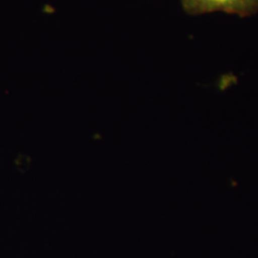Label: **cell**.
<instances>
[{
    "mask_svg": "<svg viewBox=\"0 0 258 258\" xmlns=\"http://www.w3.org/2000/svg\"><path fill=\"white\" fill-rule=\"evenodd\" d=\"M181 3L189 15L225 12L247 17L258 11V0H181Z\"/></svg>",
    "mask_w": 258,
    "mask_h": 258,
    "instance_id": "cell-1",
    "label": "cell"
}]
</instances>
